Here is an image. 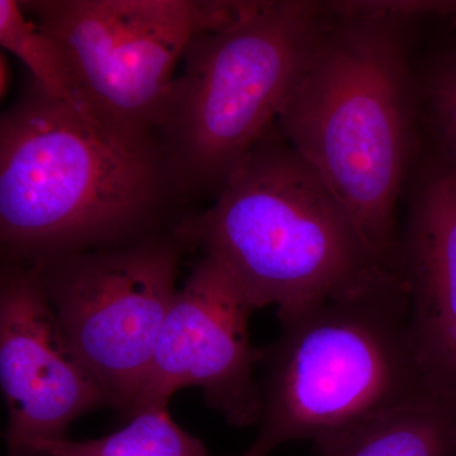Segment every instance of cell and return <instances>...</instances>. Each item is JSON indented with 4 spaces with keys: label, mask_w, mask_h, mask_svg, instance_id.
I'll use <instances>...</instances> for the list:
<instances>
[{
    "label": "cell",
    "mask_w": 456,
    "mask_h": 456,
    "mask_svg": "<svg viewBox=\"0 0 456 456\" xmlns=\"http://www.w3.org/2000/svg\"><path fill=\"white\" fill-rule=\"evenodd\" d=\"M325 16L323 2H248L189 41L156 143L180 198L217 194L277 123Z\"/></svg>",
    "instance_id": "5b68a950"
},
{
    "label": "cell",
    "mask_w": 456,
    "mask_h": 456,
    "mask_svg": "<svg viewBox=\"0 0 456 456\" xmlns=\"http://www.w3.org/2000/svg\"><path fill=\"white\" fill-rule=\"evenodd\" d=\"M321 456H455L456 402L434 395L317 446Z\"/></svg>",
    "instance_id": "8fae6325"
},
{
    "label": "cell",
    "mask_w": 456,
    "mask_h": 456,
    "mask_svg": "<svg viewBox=\"0 0 456 456\" xmlns=\"http://www.w3.org/2000/svg\"><path fill=\"white\" fill-rule=\"evenodd\" d=\"M180 200L159 149H131L31 83L0 118V239L27 264L151 235Z\"/></svg>",
    "instance_id": "7a4b0ae2"
},
{
    "label": "cell",
    "mask_w": 456,
    "mask_h": 456,
    "mask_svg": "<svg viewBox=\"0 0 456 456\" xmlns=\"http://www.w3.org/2000/svg\"><path fill=\"white\" fill-rule=\"evenodd\" d=\"M9 83H11V68L7 57L2 53L0 55V94L2 98L8 93Z\"/></svg>",
    "instance_id": "9a60e30c"
},
{
    "label": "cell",
    "mask_w": 456,
    "mask_h": 456,
    "mask_svg": "<svg viewBox=\"0 0 456 456\" xmlns=\"http://www.w3.org/2000/svg\"><path fill=\"white\" fill-rule=\"evenodd\" d=\"M23 456H209L202 443L171 419L167 407H152L110 436L89 441L38 440Z\"/></svg>",
    "instance_id": "7c38bea8"
},
{
    "label": "cell",
    "mask_w": 456,
    "mask_h": 456,
    "mask_svg": "<svg viewBox=\"0 0 456 456\" xmlns=\"http://www.w3.org/2000/svg\"><path fill=\"white\" fill-rule=\"evenodd\" d=\"M180 246L149 235L33 264L69 340L127 416L178 292Z\"/></svg>",
    "instance_id": "52a82bcc"
},
{
    "label": "cell",
    "mask_w": 456,
    "mask_h": 456,
    "mask_svg": "<svg viewBox=\"0 0 456 456\" xmlns=\"http://www.w3.org/2000/svg\"><path fill=\"white\" fill-rule=\"evenodd\" d=\"M268 353L260 430L242 456L316 444L434 395L399 270L359 292L281 318Z\"/></svg>",
    "instance_id": "277c9868"
},
{
    "label": "cell",
    "mask_w": 456,
    "mask_h": 456,
    "mask_svg": "<svg viewBox=\"0 0 456 456\" xmlns=\"http://www.w3.org/2000/svg\"><path fill=\"white\" fill-rule=\"evenodd\" d=\"M323 5L316 40L275 125L371 248L397 264L398 203L422 123L411 23Z\"/></svg>",
    "instance_id": "6da1fadb"
},
{
    "label": "cell",
    "mask_w": 456,
    "mask_h": 456,
    "mask_svg": "<svg viewBox=\"0 0 456 456\" xmlns=\"http://www.w3.org/2000/svg\"><path fill=\"white\" fill-rule=\"evenodd\" d=\"M417 74L434 158L456 173V45L432 56Z\"/></svg>",
    "instance_id": "5bb4252c"
},
{
    "label": "cell",
    "mask_w": 456,
    "mask_h": 456,
    "mask_svg": "<svg viewBox=\"0 0 456 456\" xmlns=\"http://www.w3.org/2000/svg\"><path fill=\"white\" fill-rule=\"evenodd\" d=\"M455 456H456V454H455Z\"/></svg>",
    "instance_id": "2e32d148"
},
{
    "label": "cell",
    "mask_w": 456,
    "mask_h": 456,
    "mask_svg": "<svg viewBox=\"0 0 456 456\" xmlns=\"http://www.w3.org/2000/svg\"><path fill=\"white\" fill-rule=\"evenodd\" d=\"M0 384L8 456L33 441L64 439L77 417L110 403L69 340L33 264L5 259L0 281Z\"/></svg>",
    "instance_id": "9c48e42d"
},
{
    "label": "cell",
    "mask_w": 456,
    "mask_h": 456,
    "mask_svg": "<svg viewBox=\"0 0 456 456\" xmlns=\"http://www.w3.org/2000/svg\"><path fill=\"white\" fill-rule=\"evenodd\" d=\"M173 235L218 261L256 308L279 320L359 292L397 272L371 248L277 125L231 174L206 211Z\"/></svg>",
    "instance_id": "3957f363"
},
{
    "label": "cell",
    "mask_w": 456,
    "mask_h": 456,
    "mask_svg": "<svg viewBox=\"0 0 456 456\" xmlns=\"http://www.w3.org/2000/svg\"><path fill=\"white\" fill-rule=\"evenodd\" d=\"M254 310L230 273L203 255L174 297L128 416L167 407L178 389L196 386L230 424L259 422L263 389L254 368L260 354L248 331Z\"/></svg>",
    "instance_id": "ba28073f"
},
{
    "label": "cell",
    "mask_w": 456,
    "mask_h": 456,
    "mask_svg": "<svg viewBox=\"0 0 456 456\" xmlns=\"http://www.w3.org/2000/svg\"><path fill=\"white\" fill-rule=\"evenodd\" d=\"M397 264L426 374L456 402V173L434 156L411 193Z\"/></svg>",
    "instance_id": "30bf717a"
},
{
    "label": "cell",
    "mask_w": 456,
    "mask_h": 456,
    "mask_svg": "<svg viewBox=\"0 0 456 456\" xmlns=\"http://www.w3.org/2000/svg\"><path fill=\"white\" fill-rule=\"evenodd\" d=\"M248 2L28 0L27 16L62 57L77 110L131 149L156 132L189 41L235 22Z\"/></svg>",
    "instance_id": "8992f818"
},
{
    "label": "cell",
    "mask_w": 456,
    "mask_h": 456,
    "mask_svg": "<svg viewBox=\"0 0 456 456\" xmlns=\"http://www.w3.org/2000/svg\"><path fill=\"white\" fill-rule=\"evenodd\" d=\"M0 45L26 65L36 86L77 110L62 57L27 16L20 0H0Z\"/></svg>",
    "instance_id": "4fadbf2b"
}]
</instances>
